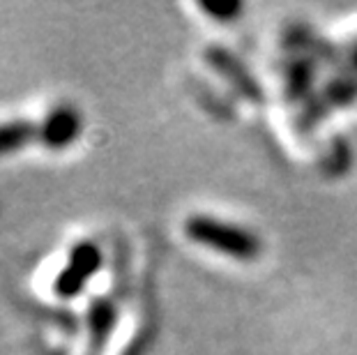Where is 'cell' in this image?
<instances>
[{"label": "cell", "mask_w": 357, "mask_h": 355, "mask_svg": "<svg viewBox=\"0 0 357 355\" xmlns=\"http://www.w3.org/2000/svg\"><path fill=\"white\" fill-rule=\"evenodd\" d=\"M185 236L192 243L210 252L231 256L235 261H256L263 249L261 238L256 233L212 215H189L185 222Z\"/></svg>", "instance_id": "obj_1"}, {"label": "cell", "mask_w": 357, "mask_h": 355, "mask_svg": "<svg viewBox=\"0 0 357 355\" xmlns=\"http://www.w3.org/2000/svg\"><path fill=\"white\" fill-rule=\"evenodd\" d=\"M102 249L93 240H81L77 243L70 254H67L65 266L58 270L56 279H53V293L63 300H72L83 293V289L90 284L102 268Z\"/></svg>", "instance_id": "obj_2"}, {"label": "cell", "mask_w": 357, "mask_h": 355, "mask_svg": "<svg viewBox=\"0 0 357 355\" xmlns=\"http://www.w3.org/2000/svg\"><path fill=\"white\" fill-rule=\"evenodd\" d=\"M37 125H40L37 139L51 150H63L67 146H72L83 130L81 113L72 104H58V107H53Z\"/></svg>", "instance_id": "obj_3"}, {"label": "cell", "mask_w": 357, "mask_h": 355, "mask_svg": "<svg viewBox=\"0 0 357 355\" xmlns=\"http://www.w3.org/2000/svg\"><path fill=\"white\" fill-rule=\"evenodd\" d=\"M120 309L116 300L109 296L95 298L88 305L86 312V337H88V353L90 355H102L106 344L113 335V330L118 326Z\"/></svg>", "instance_id": "obj_4"}, {"label": "cell", "mask_w": 357, "mask_h": 355, "mask_svg": "<svg viewBox=\"0 0 357 355\" xmlns=\"http://www.w3.org/2000/svg\"><path fill=\"white\" fill-rule=\"evenodd\" d=\"M205 60L215 72H219L222 77L238 90L242 97H247L249 102H263V90L256 83V79L249 74V70L240 63L238 58H233L229 51L222 47H210L205 51Z\"/></svg>", "instance_id": "obj_5"}, {"label": "cell", "mask_w": 357, "mask_h": 355, "mask_svg": "<svg viewBox=\"0 0 357 355\" xmlns=\"http://www.w3.org/2000/svg\"><path fill=\"white\" fill-rule=\"evenodd\" d=\"M40 134V125L28 118H14L0 123V157L19 153L26 148L30 141L37 139Z\"/></svg>", "instance_id": "obj_6"}, {"label": "cell", "mask_w": 357, "mask_h": 355, "mask_svg": "<svg viewBox=\"0 0 357 355\" xmlns=\"http://www.w3.org/2000/svg\"><path fill=\"white\" fill-rule=\"evenodd\" d=\"M205 12H210L212 17H219L222 21H229L233 14H238L240 12V5L238 3H217V5H208V3H203L201 5Z\"/></svg>", "instance_id": "obj_7"}, {"label": "cell", "mask_w": 357, "mask_h": 355, "mask_svg": "<svg viewBox=\"0 0 357 355\" xmlns=\"http://www.w3.org/2000/svg\"><path fill=\"white\" fill-rule=\"evenodd\" d=\"M355 63H357V49H355Z\"/></svg>", "instance_id": "obj_8"}]
</instances>
